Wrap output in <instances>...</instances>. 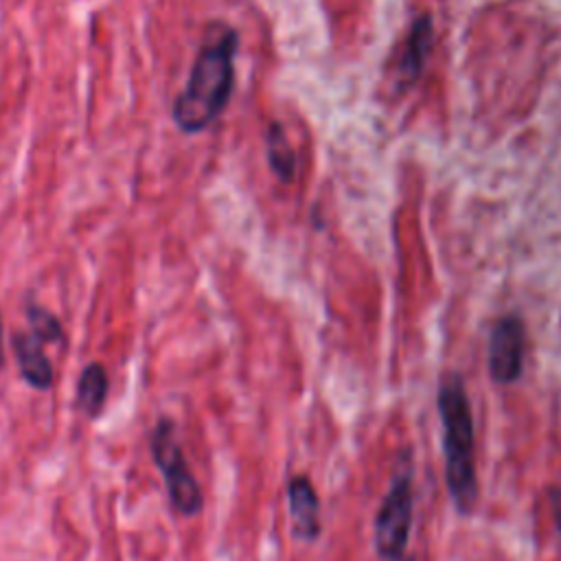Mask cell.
Returning a JSON list of instances; mask_svg holds the SVG:
<instances>
[{"instance_id": "cell-1", "label": "cell", "mask_w": 561, "mask_h": 561, "mask_svg": "<svg viewBox=\"0 0 561 561\" xmlns=\"http://www.w3.org/2000/svg\"><path fill=\"white\" fill-rule=\"evenodd\" d=\"M237 33L230 26L208 28L184 90L175 96L171 114L184 134L206 129L226 107L234 83Z\"/></svg>"}, {"instance_id": "cell-2", "label": "cell", "mask_w": 561, "mask_h": 561, "mask_svg": "<svg viewBox=\"0 0 561 561\" xmlns=\"http://www.w3.org/2000/svg\"><path fill=\"white\" fill-rule=\"evenodd\" d=\"M436 401L443 427L447 491L456 508L460 513H469L478 500V478L473 460V416L465 383L458 373L443 375Z\"/></svg>"}, {"instance_id": "cell-3", "label": "cell", "mask_w": 561, "mask_h": 561, "mask_svg": "<svg viewBox=\"0 0 561 561\" xmlns=\"http://www.w3.org/2000/svg\"><path fill=\"white\" fill-rule=\"evenodd\" d=\"M412 524V462L401 454L386 497L375 515V550L386 561H401Z\"/></svg>"}, {"instance_id": "cell-4", "label": "cell", "mask_w": 561, "mask_h": 561, "mask_svg": "<svg viewBox=\"0 0 561 561\" xmlns=\"http://www.w3.org/2000/svg\"><path fill=\"white\" fill-rule=\"evenodd\" d=\"M149 449H151L156 467L162 473L171 506L184 517L197 515L204 504L202 489H199V484L186 462V456L175 438V427H173L171 419H160L153 425L151 438H149Z\"/></svg>"}, {"instance_id": "cell-5", "label": "cell", "mask_w": 561, "mask_h": 561, "mask_svg": "<svg viewBox=\"0 0 561 561\" xmlns=\"http://www.w3.org/2000/svg\"><path fill=\"white\" fill-rule=\"evenodd\" d=\"M526 331L517 316H504L495 322L489 337V373L495 383H513L524 366Z\"/></svg>"}, {"instance_id": "cell-6", "label": "cell", "mask_w": 561, "mask_h": 561, "mask_svg": "<svg viewBox=\"0 0 561 561\" xmlns=\"http://www.w3.org/2000/svg\"><path fill=\"white\" fill-rule=\"evenodd\" d=\"M287 504L294 537L313 541L320 535V502L307 476H294L287 482Z\"/></svg>"}, {"instance_id": "cell-7", "label": "cell", "mask_w": 561, "mask_h": 561, "mask_svg": "<svg viewBox=\"0 0 561 561\" xmlns=\"http://www.w3.org/2000/svg\"><path fill=\"white\" fill-rule=\"evenodd\" d=\"M430 48H432V18L419 15L412 22L410 33L403 42V48L399 53V61L394 70V77H397L394 81L399 83V88H405L416 81V77L425 66V57Z\"/></svg>"}, {"instance_id": "cell-8", "label": "cell", "mask_w": 561, "mask_h": 561, "mask_svg": "<svg viewBox=\"0 0 561 561\" xmlns=\"http://www.w3.org/2000/svg\"><path fill=\"white\" fill-rule=\"evenodd\" d=\"M11 344L24 381L37 390H48L53 386V364L44 351V342L31 331H22L13 335Z\"/></svg>"}, {"instance_id": "cell-9", "label": "cell", "mask_w": 561, "mask_h": 561, "mask_svg": "<svg viewBox=\"0 0 561 561\" xmlns=\"http://www.w3.org/2000/svg\"><path fill=\"white\" fill-rule=\"evenodd\" d=\"M107 399V373L99 362L88 364L77 381V405L85 416H99Z\"/></svg>"}, {"instance_id": "cell-10", "label": "cell", "mask_w": 561, "mask_h": 561, "mask_svg": "<svg viewBox=\"0 0 561 561\" xmlns=\"http://www.w3.org/2000/svg\"><path fill=\"white\" fill-rule=\"evenodd\" d=\"M265 145H267V160H270V169L276 173L278 180L287 182L294 175V167H296V158L294 151L289 147V140L283 131V127L278 123H272L265 131Z\"/></svg>"}, {"instance_id": "cell-11", "label": "cell", "mask_w": 561, "mask_h": 561, "mask_svg": "<svg viewBox=\"0 0 561 561\" xmlns=\"http://www.w3.org/2000/svg\"><path fill=\"white\" fill-rule=\"evenodd\" d=\"M26 320H28V331L37 335L44 344H55L64 340V329L57 316L42 305H28L26 307Z\"/></svg>"}, {"instance_id": "cell-12", "label": "cell", "mask_w": 561, "mask_h": 561, "mask_svg": "<svg viewBox=\"0 0 561 561\" xmlns=\"http://www.w3.org/2000/svg\"><path fill=\"white\" fill-rule=\"evenodd\" d=\"M548 502H550L552 519H554L557 530H559V535H561V486H550V489H548Z\"/></svg>"}, {"instance_id": "cell-13", "label": "cell", "mask_w": 561, "mask_h": 561, "mask_svg": "<svg viewBox=\"0 0 561 561\" xmlns=\"http://www.w3.org/2000/svg\"><path fill=\"white\" fill-rule=\"evenodd\" d=\"M2 362L4 357H2V320H0V368H2Z\"/></svg>"}, {"instance_id": "cell-14", "label": "cell", "mask_w": 561, "mask_h": 561, "mask_svg": "<svg viewBox=\"0 0 561 561\" xmlns=\"http://www.w3.org/2000/svg\"><path fill=\"white\" fill-rule=\"evenodd\" d=\"M405 561H412V559H405Z\"/></svg>"}]
</instances>
